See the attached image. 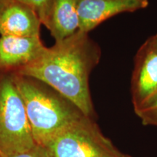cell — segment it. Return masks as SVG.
<instances>
[{"mask_svg": "<svg viewBox=\"0 0 157 157\" xmlns=\"http://www.w3.org/2000/svg\"><path fill=\"white\" fill-rule=\"evenodd\" d=\"M101 50L88 33L76 31L47 48L42 56L13 74L44 82L74 103L85 117L94 116L89 78Z\"/></svg>", "mask_w": 157, "mask_h": 157, "instance_id": "cell-1", "label": "cell"}, {"mask_svg": "<svg viewBox=\"0 0 157 157\" xmlns=\"http://www.w3.org/2000/svg\"><path fill=\"white\" fill-rule=\"evenodd\" d=\"M13 74L36 146L45 148L59 132L84 117L64 96L34 78Z\"/></svg>", "mask_w": 157, "mask_h": 157, "instance_id": "cell-2", "label": "cell"}, {"mask_svg": "<svg viewBox=\"0 0 157 157\" xmlns=\"http://www.w3.org/2000/svg\"><path fill=\"white\" fill-rule=\"evenodd\" d=\"M37 146L24 102L12 73L0 74V155L21 154Z\"/></svg>", "mask_w": 157, "mask_h": 157, "instance_id": "cell-3", "label": "cell"}, {"mask_svg": "<svg viewBox=\"0 0 157 157\" xmlns=\"http://www.w3.org/2000/svg\"><path fill=\"white\" fill-rule=\"evenodd\" d=\"M44 148L50 157H131L121 152L85 116L63 129Z\"/></svg>", "mask_w": 157, "mask_h": 157, "instance_id": "cell-4", "label": "cell"}, {"mask_svg": "<svg viewBox=\"0 0 157 157\" xmlns=\"http://www.w3.org/2000/svg\"><path fill=\"white\" fill-rule=\"evenodd\" d=\"M157 93V34L149 37L135 58L131 95L134 111Z\"/></svg>", "mask_w": 157, "mask_h": 157, "instance_id": "cell-5", "label": "cell"}, {"mask_svg": "<svg viewBox=\"0 0 157 157\" xmlns=\"http://www.w3.org/2000/svg\"><path fill=\"white\" fill-rule=\"evenodd\" d=\"M148 0H78V31L89 33L107 19L145 9Z\"/></svg>", "mask_w": 157, "mask_h": 157, "instance_id": "cell-6", "label": "cell"}, {"mask_svg": "<svg viewBox=\"0 0 157 157\" xmlns=\"http://www.w3.org/2000/svg\"><path fill=\"white\" fill-rule=\"evenodd\" d=\"M46 48L40 36H1L0 72L15 73L39 58Z\"/></svg>", "mask_w": 157, "mask_h": 157, "instance_id": "cell-7", "label": "cell"}, {"mask_svg": "<svg viewBox=\"0 0 157 157\" xmlns=\"http://www.w3.org/2000/svg\"><path fill=\"white\" fill-rule=\"evenodd\" d=\"M42 25L36 13L28 6L11 2L0 16L1 36H40Z\"/></svg>", "mask_w": 157, "mask_h": 157, "instance_id": "cell-8", "label": "cell"}, {"mask_svg": "<svg viewBox=\"0 0 157 157\" xmlns=\"http://www.w3.org/2000/svg\"><path fill=\"white\" fill-rule=\"evenodd\" d=\"M78 0H53L47 28L56 42L78 31Z\"/></svg>", "mask_w": 157, "mask_h": 157, "instance_id": "cell-9", "label": "cell"}, {"mask_svg": "<svg viewBox=\"0 0 157 157\" xmlns=\"http://www.w3.org/2000/svg\"><path fill=\"white\" fill-rule=\"evenodd\" d=\"M135 113L143 125L157 127V93Z\"/></svg>", "mask_w": 157, "mask_h": 157, "instance_id": "cell-10", "label": "cell"}, {"mask_svg": "<svg viewBox=\"0 0 157 157\" xmlns=\"http://www.w3.org/2000/svg\"><path fill=\"white\" fill-rule=\"evenodd\" d=\"M30 7L38 15L42 24L47 27L53 0H14Z\"/></svg>", "mask_w": 157, "mask_h": 157, "instance_id": "cell-11", "label": "cell"}, {"mask_svg": "<svg viewBox=\"0 0 157 157\" xmlns=\"http://www.w3.org/2000/svg\"><path fill=\"white\" fill-rule=\"evenodd\" d=\"M1 156V155H0ZM2 157H50L46 151V150L44 148L39 147L37 146L36 148H34L32 150L29 151L21 153V154H13L10 155V156H2Z\"/></svg>", "mask_w": 157, "mask_h": 157, "instance_id": "cell-12", "label": "cell"}, {"mask_svg": "<svg viewBox=\"0 0 157 157\" xmlns=\"http://www.w3.org/2000/svg\"><path fill=\"white\" fill-rule=\"evenodd\" d=\"M12 1H13V0H0V16H1L3 11L5 10V9L7 7V5H8Z\"/></svg>", "mask_w": 157, "mask_h": 157, "instance_id": "cell-13", "label": "cell"}, {"mask_svg": "<svg viewBox=\"0 0 157 157\" xmlns=\"http://www.w3.org/2000/svg\"><path fill=\"white\" fill-rule=\"evenodd\" d=\"M0 74H1V72H0Z\"/></svg>", "mask_w": 157, "mask_h": 157, "instance_id": "cell-14", "label": "cell"}, {"mask_svg": "<svg viewBox=\"0 0 157 157\" xmlns=\"http://www.w3.org/2000/svg\"><path fill=\"white\" fill-rule=\"evenodd\" d=\"M0 157H2V156H0Z\"/></svg>", "mask_w": 157, "mask_h": 157, "instance_id": "cell-15", "label": "cell"}]
</instances>
